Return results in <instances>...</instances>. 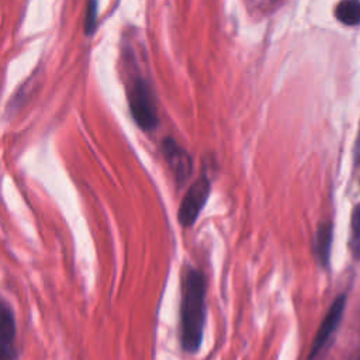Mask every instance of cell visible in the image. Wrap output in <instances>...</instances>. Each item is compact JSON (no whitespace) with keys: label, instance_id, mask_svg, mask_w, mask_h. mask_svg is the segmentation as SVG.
Wrapping results in <instances>:
<instances>
[{"label":"cell","instance_id":"11","mask_svg":"<svg viewBox=\"0 0 360 360\" xmlns=\"http://www.w3.org/2000/svg\"><path fill=\"white\" fill-rule=\"evenodd\" d=\"M353 158H354V165H356V166H360V127H359L357 138H356V142H354Z\"/></svg>","mask_w":360,"mask_h":360},{"label":"cell","instance_id":"9","mask_svg":"<svg viewBox=\"0 0 360 360\" xmlns=\"http://www.w3.org/2000/svg\"><path fill=\"white\" fill-rule=\"evenodd\" d=\"M350 253L354 260H360V202L354 205L350 217Z\"/></svg>","mask_w":360,"mask_h":360},{"label":"cell","instance_id":"2","mask_svg":"<svg viewBox=\"0 0 360 360\" xmlns=\"http://www.w3.org/2000/svg\"><path fill=\"white\" fill-rule=\"evenodd\" d=\"M128 105L136 125L143 131H153L159 118L150 84L142 76H135L127 90Z\"/></svg>","mask_w":360,"mask_h":360},{"label":"cell","instance_id":"5","mask_svg":"<svg viewBox=\"0 0 360 360\" xmlns=\"http://www.w3.org/2000/svg\"><path fill=\"white\" fill-rule=\"evenodd\" d=\"M17 321L11 305L0 297V360H17Z\"/></svg>","mask_w":360,"mask_h":360},{"label":"cell","instance_id":"3","mask_svg":"<svg viewBox=\"0 0 360 360\" xmlns=\"http://www.w3.org/2000/svg\"><path fill=\"white\" fill-rule=\"evenodd\" d=\"M211 191V181L205 173L187 188L181 204L179 207V222L184 228H190L198 218L201 210L204 208Z\"/></svg>","mask_w":360,"mask_h":360},{"label":"cell","instance_id":"10","mask_svg":"<svg viewBox=\"0 0 360 360\" xmlns=\"http://www.w3.org/2000/svg\"><path fill=\"white\" fill-rule=\"evenodd\" d=\"M96 20H97V3L91 1L87 4L86 8V17H84V32L91 34L96 27Z\"/></svg>","mask_w":360,"mask_h":360},{"label":"cell","instance_id":"4","mask_svg":"<svg viewBox=\"0 0 360 360\" xmlns=\"http://www.w3.org/2000/svg\"><path fill=\"white\" fill-rule=\"evenodd\" d=\"M345 308H346V295L342 294L332 302L330 308L328 309L326 315L323 316V319L316 330V335L312 340L308 360H315L329 345L332 336L335 335V332L338 330V328L342 322Z\"/></svg>","mask_w":360,"mask_h":360},{"label":"cell","instance_id":"1","mask_svg":"<svg viewBox=\"0 0 360 360\" xmlns=\"http://www.w3.org/2000/svg\"><path fill=\"white\" fill-rule=\"evenodd\" d=\"M181 345L188 353L198 352L205 325V277L193 267L184 271L181 283Z\"/></svg>","mask_w":360,"mask_h":360},{"label":"cell","instance_id":"7","mask_svg":"<svg viewBox=\"0 0 360 360\" xmlns=\"http://www.w3.org/2000/svg\"><path fill=\"white\" fill-rule=\"evenodd\" d=\"M330 246H332V224L329 221H325L319 224L315 233V239H314V253L318 259V263L323 267L329 266Z\"/></svg>","mask_w":360,"mask_h":360},{"label":"cell","instance_id":"6","mask_svg":"<svg viewBox=\"0 0 360 360\" xmlns=\"http://www.w3.org/2000/svg\"><path fill=\"white\" fill-rule=\"evenodd\" d=\"M162 152L169 167L173 172L174 180L179 186H181L193 172V160L187 150L180 146L173 138L167 136L162 142Z\"/></svg>","mask_w":360,"mask_h":360},{"label":"cell","instance_id":"8","mask_svg":"<svg viewBox=\"0 0 360 360\" xmlns=\"http://www.w3.org/2000/svg\"><path fill=\"white\" fill-rule=\"evenodd\" d=\"M335 17L339 22L353 27L360 24V1L346 0L335 7Z\"/></svg>","mask_w":360,"mask_h":360}]
</instances>
